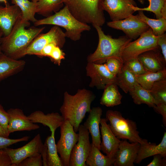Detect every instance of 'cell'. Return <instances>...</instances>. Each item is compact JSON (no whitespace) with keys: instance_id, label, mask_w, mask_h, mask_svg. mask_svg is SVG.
Masks as SVG:
<instances>
[{"instance_id":"d590c367","label":"cell","mask_w":166,"mask_h":166,"mask_svg":"<svg viewBox=\"0 0 166 166\" xmlns=\"http://www.w3.org/2000/svg\"><path fill=\"white\" fill-rule=\"evenodd\" d=\"M109 71L115 76L121 72L124 65L123 61L115 58L108 59L105 62Z\"/></svg>"},{"instance_id":"d6a6232c","label":"cell","mask_w":166,"mask_h":166,"mask_svg":"<svg viewBox=\"0 0 166 166\" xmlns=\"http://www.w3.org/2000/svg\"><path fill=\"white\" fill-rule=\"evenodd\" d=\"M156 105L166 104V78L155 82L149 90Z\"/></svg>"},{"instance_id":"f1b7e54d","label":"cell","mask_w":166,"mask_h":166,"mask_svg":"<svg viewBox=\"0 0 166 166\" xmlns=\"http://www.w3.org/2000/svg\"><path fill=\"white\" fill-rule=\"evenodd\" d=\"M138 83L144 88L150 90L153 83L166 78V69L156 72L148 71L139 75H135Z\"/></svg>"},{"instance_id":"4fadbf2b","label":"cell","mask_w":166,"mask_h":166,"mask_svg":"<svg viewBox=\"0 0 166 166\" xmlns=\"http://www.w3.org/2000/svg\"><path fill=\"white\" fill-rule=\"evenodd\" d=\"M43 146L41 135L38 134L30 141L21 147L16 149L6 148L4 149L11 159V166H18L26 158L38 153H41Z\"/></svg>"},{"instance_id":"681fc988","label":"cell","mask_w":166,"mask_h":166,"mask_svg":"<svg viewBox=\"0 0 166 166\" xmlns=\"http://www.w3.org/2000/svg\"><path fill=\"white\" fill-rule=\"evenodd\" d=\"M138 0L141 4H143L144 2V0Z\"/></svg>"},{"instance_id":"7bdbcfd3","label":"cell","mask_w":166,"mask_h":166,"mask_svg":"<svg viewBox=\"0 0 166 166\" xmlns=\"http://www.w3.org/2000/svg\"><path fill=\"white\" fill-rule=\"evenodd\" d=\"M157 44L161 49L162 54L166 60V34H163L158 36Z\"/></svg>"},{"instance_id":"30bf717a","label":"cell","mask_w":166,"mask_h":166,"mask_svg":"<svg viewBox=\"0 0 166 166\" xmlns=\"http://www.w3.org/2000/svg\"><path fill=\"white\" fill-rule=\"evenodd\" d=\"M78 131V140L72 150L69 166H87L85 161L91 148L89 132L82 124H80Z\"/></svg>"},{"instance_id":"8992f818","label":"cell","mask_w":166,"mask_h":166,"mask_svg":"<svg viewBox=\"0 0 166 166\" xmlns=\"http://www.w3.org/2000/svg\"><path fill=\"white\" fill-rule=\"evenodd\" d=\"M106 118L109 122V127L119 139L128 140L131 143L144 144L148 140L139 136L136 123L128 118L125 119L119 112L109 110L106 113Z\"/></svg>"},{"instance_id":"f6af8a7d","label":"cell","mask_w":166,"mask_h":166,"mask_svg":"<svg viewBox=\"0 0 166 166\" xmlns=\"http://www.w3.org/2000/svg\"><path fill=\"white\" fill-rule=\"evenodd\" d=\"M55 46H57L54 43H51L46 45L42 50L39 56L49 57L53 49Z\"/></svg>"},{"instance_id":"ee69618b","label":"cell","mask_w":166,"mask_h":166,"mask_svg":"<svg viewBox=\"0 0 166 166\" xmlns=\"http://www.w3.org/2000/svg\"><path fill=\"white\" fill-rule=\"evenodd\" d=\"M155 111L162 116V121L164 126H166V104L163 103L156 105L153 108Z\"/></svg>"},{"instance_id":"484cf974","label":"cell","mask_w":166,"mask_h":166,"mask_svg":"<svg viewBox=\"0 0 166 166\" xmlns=\"http://www.w3.org/2000/svg\"><path fill=\"white\" fill-rule=\"evenodd\" d=\"M135 104H146L150 107L154 108L155 102L149 90L146 89L137 84L129 92Z\"/></svg>"},{"instance_id":"f907efd6","label":"cell","mask_w":166,"mask_h":166,"mask_svg":"<svg viewBox=\"0 0 166 166\" xmlns=\"http://www.w3.org/2000/svg\"><path fill=\"white\" fill-rule=\"evenodd\" d=\"M0 2H4L5 4L7 3V0H0Z\"/></svg>"},{"instance_id":"9a60e30c","label":"cell","mask_w":166,"mask_h":166,"mask_svg":"<svg viewBox=\"0 0 166 166\" xmlns=\"http://www.w3.org/2000/svg\"><path fill=\"white\" fill-rule=\"evenodd\" d=\"M140 145L138 142L129 143L126 140H121L113 166H134Z\"/></svg>"},{"instance_id":"cb8c5ba5","label":"cell","mask_w":166,"mask_h":166,"mask_svg":"<svg viewBox=\"0 0 166 166\" xmlns=\"http://www.w3.org/2000/svg\"><path fill=\"white\" fill-rule=\"evenodd\" d=\"M25 62L11 58L2 53L0 56V81L23 68Z\"/></svg>"},{"instance_id":"7c38bea8","label":"cell","mask_w":166,"mask_h":166,"mask_svg":"<svg viewBox=\"0 0 166 166\" xmlns=\"http://www.w3.org/2000/svg\"><path fill=\"white\" fill-rule=\"evenodd\" d=\"M85 69L86 75L91 79L89 84L90 87L102 89L109 84H117L116 76L110 73L105 63L98 64L88 62Z\"/></svg>"},{"instance_id":"5b68a950","label":"cell","mask_w":166,"mask_h":166,"mask_svg":"<svg viewBox=\"0 0 166 166\" xmlns=\"http://www.w3.org/2000/svg\"><path fill=\"white\" fill-rule=\"evenodd\" d=\"M104 0H62L73 15L79 21L93 26H101L105 19L102 8Z\"/></svg>"},{"instance_id":"c3c4849f","label":"cell","mask_w":166,"mask_h":166,"mask_svg":"<svg viewBox=\"0 0 166 166\" xmlns=\"http://www.w3.org/2000/svg\"><path fill=\"white\" fill-rule=\"evenodd\" d=\"M3 35V33L1 30L0 29V56L3 53L1 48V40L2 36Z\"/></svg>"},{"instance_id":"7402d4cb","label":"cell","mask_w":166,"mask_h":166,"mask_svg":"<svg viewBox=\"0 0 166 166\" xmlns=\"http://www.w3.org/2000/svg\"><path fill=\"white\" fill-rule=\"evenodd\" d=\"M55 134L51 133L45 140L41 154L44 166H63L58 155L55 142Z\"/></svg>"},{"instance_id":"836d02e7","label":"cell","mask_w":166,"mask_h":166,"mask_svg":"<svg viewBox=\"0 0 166 166\" xmlns=\"http://www.w3.org/2000/svg\"><path fill=\"white\" fill-rule=\"evenodd\" d=\"M149 5L147 7L141 8L132 5L131 8L134 12L139 10L153 12L154 14L157 19L162 17L161 9L166 2V0H148Z\"/></svg>"},{"instance_id":"b9f144b4","label":"cell","mask_w":166,"mask_h":166,"mask_svg":"<svg viewBox=\"0 0 166 166\" xmlns=\"http://www.w3.org/2000/svg\"><path fill=\"white\" fill-rule=\"evenodd\" d=\"M11 159L4 149H0V166H11Z\"/></svg>"},{"instance_id":"277c9868","label":"cell","mask_w":166,"mask_h":166,"mask_svg":"<svg viewBox=\"0 0 166 166\" xmlns=\"http://www.w3.org/2000/svg\"><path fill=\"white\" fill-rule=\"evenodd\" d=\"M35 26L51 25L60 26L65 29L66 37L72 40H79L82 32L89 31L91 27L76 18L71 13L67 6H65L55 14L34 23Z\"/></svg>"},{"instance_id":"74e56055","label":"cell","mask_w":166,"mask_h":166,"mask_svg":"<svg viewBox=\"0 0 166 166\" xmlns=\"http://www.w3.org/2000/svg\"><path fill=\"white\" fill-rule=\"evenodd\" d=\"M30 138L29 136H25L17 139H11L0 136V149H4L10 145L22 142L27 141Z\"/></svg>"},{"instance_id":"3957f363","label":"cell","mask_w":166,"mask_h":166,"mask_svg":"<svg viewBox=\"0 0 166 166\" xmlns=\"http://www.w3.org/2000/svg\"><path fill=\"white\" fill-rule=\"evenodd\" d=\"M93 26L97 33L98 43L95 51L88 56V62L102 64L105 63L108 59L111 58L123 61L122 55L124 49L132 40L126 36L113 38L110 35L105 34L101 26L97 25Z\"/></svg>"},{"instance_id":"ffe728a7","label":"cell","mask_w":166,"mask_h":166,"mask_svg":"<svg viewBox=\"0 0 166 166\" xmlns=\"http://www.w3.org/2000/svg\"><path fill=\"white\" fill-rule=\"evenodd\" d=\"M137 58L148 72H156L166 69V60L158 50H150L140 55Z\"/></svg>"},{"instance_id":"bcb514c9","label":"cell","mask_w":166,"mask_h":166,"mask_svg":"<svg viewBox=\"0 0 166 166\" xmlns=\"http://www.w3.org/2000/svg\"><path fill=\"white\" fill-rule=\"evenodd\" d=\"M161 12L162 17L166 19V2L163 6Z\"/></svg>"},{"instance_id":"4316f807","label":"cell","mask_w":166,"mask_h":166,"mask_svg":"<svg viewBox=\"0 0 166 166\" xmlns=\"http://www.w3.org/2000/svg\"><path fill=\"white\" fill-rule=\"evenodd\" d=\"M115 159L103 155L92 143L89 155L85 161L87 166H113Z\"/></svg>"},{"instance_id":"6da1fadb","label":"cell","mask_w":166,"mask_h":166,"mask_svg":"<svg viewBox=\"0 0 166 166\" xmlns=\"http://www.w3.org/2000/svg\"><path fill=\"white\" fill-rule=\"evenodd\" d=\"M30 21L22 16L16 22L10 33L2 38L1 45L2 53L14 59L22 57V55L31 42L44 29L45 27L34 26L26 29Z\"/></svg>"},{"instance_id":"603a6c76","label":"cell","mask_w":166,"mask_h":166,"mask_svg":"<svg viewBox=\"0 0 166 166\" xmlns=\"http://www.w3.org/2000/svg\"><path fill=\"white\" fill-rule=\"evenodd\" d=\"M156 154L166 156V132L158 144L148 142V140L144 144H140L134 163L139 164L144 159Z\"/></svg>"},{"instance_id":"d4e9b609","label":"cell","mask_w":166,"mask_h":166,"mask_svg":"<svg viewBox=\"0 0 166 166\" xmlns=\"http://www.w3.org/2000/svg\"><path fill=\"white\" fill-rule=\"evenodd\" d=\"M100 100V104L107 107H113L121 103L122 96L120 93L117 84L112 83L107 85Z\"/></svg>"},{"instance_id":"ba28073f","label":"cell","mask_w":166,"mask_h":166,"mask_svg":"<svg viewBox=\"0 0 166 166\" xmlns=\"http://www.w3.org/2000/svg\"><path fill=\"white\" fill-rule=\"evenodd\" d=\"M66 38L65 32L60 27L54 26L47 33L38 35L25 50L22 57L26 55L39 56L43 47L51 43L55 44L61 48L65 43Z\"/></svg>"},{"instance_id":"60d3db41","label":"cell","mask_w":166,"mask_h":166,"mask_svg":"<svg viewBox=\"0 0 166 166\" xmlns=\"http://www.w3.org/2000/svg\"><path fill=\"white\" fill-rule=\"evenodd\" d=\"M152 161L147 166H165L166 165V156H164L160 154L153 156Z\"/></svg>"},{"instance_id":"83f0119b","label":"cell","mask_w":166,"mask_h":166,"mask_svg":"<svg viewBox=\"0 0 166 166\" xmlns=\"http://www.w3.org/2000/svg\"><path fill=\"white\" fill-rule=\"evenodd\" d=\"M116 77L117 85L126 93L129 92L135 85L138 84L135 75L124 64Z\"/></svg>"},{"instance_id":"5bb4252c","label":"cell","mask_w":166,"mask_h":166,"mask_svg":"<svg viewBox=\"0 0 166 166\" xmlns=\"http://www.w3.org/2000/svg\"><path fill=\"white\" fill-rule=\"evenodd\" d=\"M136 6L134 0H104L102 8L109 14L112 21L124 19L135 12L131 8Z\"/></svg>"},{"instance_id":"f35d334b","label":"cell","mask_w":166,"mask_h":166,"mask_svg":"<svg viewBox=\"0 0 166 166\" xmlns=\"http://www.w3.org/2000/svg\"><path fill=\"white\" fill-rule=\"evenodd\" d=\"M65 53L58 46H55L53 49L49 57L55 64L60 65L61 61L65 58Z\"/></svg>"},{"instance_id":"1f68e13d","label":"cell","mask_w":166,"mask_h":166,"mask_svg":"<svg viewBox=\"0 0 166 166\" xmlns=\"http://www.w3.org/2000/svg\"><path fill=\"white\" fill-rule=\"evenodd\" d=\"M12 3L17 6L22 13V17L24 19L33 23L37 19L35 17L36 13V3L28 0H11Z\"/></svg>"},{"instance_id":"8d00e7d4","label":"cell","mask_w":166,"mask_h":166,"mask_svg":"<svg viewBox=\"0 0 166 166\" xmlns=\"http://www.w3.org/2000/svg\"><path fill=\"white\" fill-rule=\"evenodd\" d=\"M43 161L40 153H37L26 158L18 165V166H42Z\"/></svg>"},{"instance_id":"8fae6325","label":"cell","mask_w":166,"mask_h":166,"mask_svg":"<svg viewBox=\"0 0 166 166\" xmlns=\"http://www.w3.org/2000/svg\"><path fill=\"white\" fill-rule=\"evenodd\" d=\"M107 25L112 28L122 31L127 37L132 40L136 39L150 28L137 15L133 14L123 19L108 22Z\"/></svg>"},{"instance_id":"e0dca14e","label":"cell","mask_w":166,"mask_h":166,"mask_svg":"<svg viewBox=\"0 0 166 166\" xmlns=\"http://www.w3.org/2000/svg\"><path fill=\"white\" fill-rule=\"evenodd\" d=\"M106 118H101L100 127L102 141L100 144V151L105 153L109 158L115 159L120 142L111 130L107 123Z\"/></svg>"},{"instance_id":"e575fe53","label":"cell","mask_w":166,"mask_h":166,"mask_svg":"<svg viewBox=\"0 0 166 166\" xmlns=\"http://www.w3.org/2000/svg\"><path fill=\"white\" fill-rule=\"evenodd\" d=\"M124 64L135 75H141L148 72L137 58L126 61Z\"/></svg>"},{"instance_id":"2e32d148","label":"cell","mask_w":166,"mask_h":166,"mask_svg":"<svg viewBox=\"0 0 166 166\" xmlns=\"http://www.w3.org/2000/svg\"><path fill=\"white\" fill-rule=\"evenodd\" d=\"M7 112L10 116L8 126V133L23 131H30L40 128L37 124L33 123L24 114L22 110L19 108H10Z\"/></svg>"},{"instance_id":"f546056e","label":"cell","mask_w":166,"mask_h":166,"mask_svg":"<svg viewBox=\"0 0 166 166\" xmlns=\"http://www.w3.org/2000/svg\"><path fill=\"white\" fill-rule=\"evenodd\" d=\"M63 4L62 0H38L36 2V13L48 17L58 11Z\"/></svg>"},{"instance_id":"4dcf8cb0","label":"cell","mask_w":166,"mask_h":166,"mask_svg":"<svg viewBox=\"0 0 166 166\" xmlns=\"http://www.w3.org/2000/svg\"><path fill=\"white\" fill-rule=\"evenodd\" d=\"M138 17L151 29L153 34L158 36L164 33L166 31V19L162 17L158 19L149 18L144 15L143 11H138Z\"/></svg>"},{"instance_id":"7dc6e473","label":"cell","mask_w":166,"mask_h":166,"mask_svg":"<svg viewBox=\"0 0 166 166\" xmlns=\"http://www.w3.org/2000/svg\"><path fill=\"white\" fill-rule=\"evenodd\" d=\"M0 136L5 137L9 138V136H8L6 132L3 129L2 127L0 124Z\"/></svg>"},{"instance_id":"52a82bcc","label":"cell","mask_w":166,"mask_h":166,"mask_svg":"<svg viewBox=\"0 0 166 166\" xmlns=\"http://www.w3.org/2000/svg\"><path fill=\"white\" fill-rule=\"evenodd\" d=\"M158 36L155 35L150 28L135 41L129 42L123 51L122 58L125 62L137 58L140 54L150 50H160L157 44Z\"/></svg>"},{"instance_id":"816d5d0a","label":"cell","mask_w":166,"mask_h":166,"mask_svg":"<svg viewBox=\"0 0 166 166\" xmlns=\"http://www.w3.org/2000/svg\"><path fill=\"white\" fill-rule=\"evenodd\" d=\"M38 0H32V1L34 3H36L38 1Z\"/></svg>"},{"instance_id":"ac0fdd59","label":"cell","mask_w":166,"mask_h":166,"mask_svg":"<svg viewBox=\"0 0 166 166\" xmlns=\"http://www.w3.org/2000/svg\"><path fill=\"white\" fill-rule=\"evenodd\" d=\"M5 6H0V29L4 37L7 36L13 26L22 16L20 8L16 5H10L7 3Z\"/></svg>"},{"instance_id":"ab89813d","label":"cell","mask_w":166,"mask_h":166,"mask_svg":"<svg viewBox=\"0 0 166 166\" xmlns=\"http://www.w3.org/2000/svg\"><path fill=\"white\" fill-rule=\"evenodd\" d=\"M10 119V116L8 113L4 109L2 105L0 104V124L7 134L9 136L8 126Z\"/></svg>"},{"instance_id":"44dd1931","label":"cell","mask_w":166,"mask_h":166,"mask_svg":"<svg viewBox=\"0 0 166 166\" xmlns=\"http://www.w3.org/2000/svg\"><path fill=\"white\" fill-rule=\"evenodd\" d=\"M33 123H39L48 126L51 133L55 134L56 129L60 127L64 121L63 118L57 113L45 114L41 111H36L27 116Z\"/></svg>"},{"instance_id":"9c48e42d","label":"cell","mask_w":166,"mask_h":166,"mask_svg":"<svg viewBox=\"0 0 166 166\" xmlns=\"http://www.w3.org/2000/svg\"><path fill=\"white\" fill-rule=\"evenodd\" d=\"M60 128V137L56 145L58 153L60 155L63 166H69L72 150L78 141V133L67 121H64Z\"/></svg>"},{"instance_id":"7a4b0ae2","label":"cell","mask_w":166,"mask_h":166,"mask_svg":"<svg viewBox=\"0 0 166 166\" xmlns=\"http://www.w3.org/2000/svg\"><path fill=\"white\" fill-rule=\"evenodd\" d=\"M96 96L89 90L85 89H78L74 95L65 91L63 101L60 109L64 121H67L73 126L75 132L87 113L90 110L91 105Z\"/></svg>"},{"instance_id":"d6986e66","label":"cell","mask_w":166,"mask_h":166,"mask_svg":"<svg viewBox=\"0 0 166 166\" xmlns=\"http://www.w3.org/2000/svg\"><path fill=\"white\" fill-rule=\"evenodd\" d=\"M102 114V110L101 107H97L92 108L83 124L91 135L92 143L100 150L101 141L99 125L101 122Z\"/></svg>"}]
</instances>
